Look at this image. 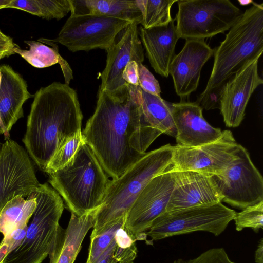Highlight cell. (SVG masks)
<instances>
[{
  "label": "cell",
  "instance_id": "1",
  "mask_svg": "<svg viewBox=\"0 0 263 263\" xmlns=\"http://www.w3.org/2000/svg\"><path fill=\"white\" fill-rule=\"evenodd\" d=\"M139 87L127 83L126 89L118 95L99 88L95 111L82 132L84 142L112 179L145 153L140 154L130 145L140 116Z\"/></svg>",
  "mask_w": 263,
  "mask_h": 263
},
{
  "label": "cell",
  "instance_id": "2",
  "mask_svg": "<svg viewBox=\"0 0 263 263\" xmlns=\"http://www.w3.org/2000/svg\"><path fill=\"white\" fill-rule=\"evenodd\" d=\"M82 119L77 93L69 85L54 82L34 95L23 142L42 171L62 143L81 130Z\"/></svg>",
  "mask_w": 263,
  "mask_h": 263
},
{
  "label": "cell",
  "instance_id": "3",
  "mask_svg": "<svg viewBox=\"0 0 263 263\" xmlns=\"http://www.w3.org/2000/svg\"><path fill=\"white\" fill-rule=\"evenodd\" d=\"M229 29L225 39L214 49L212 70L197 103L202 109L220 107L221 89L226 83L249 61L263 51V4L253 2Z\"/></svg>",
  "mask_w": 263,
  "mask_h": 263
},
{
  "label": "cell",
  "instance_id": "4",
  "mask_svg": "<svg viewBox=\"0 0 263 263\" xmlns=\"http://www.w3.org/2000/svg\"><path fill=\"white\" fill-rule=\"evenodd\" d=\"M48 175L50 184L79 217L99 208L109 181L85 142L64 166Z\"/></svg>",
  "mask_w": 263,
  "mask_h": 263
},
{
  "label": "cell",
  "instance_id": "5",
  "mask_svg": "<svg viewBox=\"0 0 263 263\" xmlns=\"http://www.w3.org/2000/svg\"><path fill=\"white\" fill-rule=\"evenodd\" d=\"M174 146L167 144L146 152L120 177L109 180L98 210L92 231L126 215L140 192L172 163Z\"/></svg>",
  "mask_w": 263,
  "mask_h": 263
},
{
  "label": "cell",
  "instance_id": "6",
  "mask_svg": "<svg viewBox=\"0 0 263 263\" xmlns=\"http://www.w3.org/2000/svg\"><path fill=\"white\" fill-rule=\"evenodd\" d=\"M28 197L36 205L22 243L9 253L5 263H42L49 255L64 210L58 193L47 183H40Z\"/></svg>",
  "mask_w": 263,
  "mask_h": 263
},
{
  "label": "cell",
  "instance_id": "7",
  "mask_svg": "<svg viewBox=\"0 0 263 263\" xmlns=\"http://www.w3.org/2000/svg\"><path fill=\"white\" fill-rule=\"evenodd\" d=\"M176 18L179 38L204 40L229 30L243 12L229 0H180Z\"/></svg>",
  "mask_w": 263,
  "mask_h": 263
},
{
  "label": "cell",
  "instance_id": "8",
  "mask_svg": "<svg viewBox=\"0 0 263 263\" xmlns=\"http://www.w3.org/2000/svg\"><path fill=\"white\" fill-rule=\"evenodd\" d=\"M236 214L221 202L166 211L154 220L146 234L152 240L197 231L217 236L234 220Z\"/></svg>",
  "mask_w": 263,
  "mask_h": 263
},
{
  "label": "cell",
  "instance_id": "9",
  "mask_svg": "<svg viewBox=\"0 0 263 263\" xmlns=\"http://www.w3.org/2000/svg\"><path fill=\"white\" fill-rule=\"evenodd\" d=\"M133 22L104 15H72L54 39H39L44 43L61 44L72 52L97 48L107 50L117 34Z\"/></svg>",
  "mask_w": 263,
  "mask_h": 263
},
{
  "label": "cell",
  "instance_id": "10",
  "mask_svg": "<svg viewBox=\"0 0 263 263\" xmlns=\"http://www.w3.org/2000/svg\"><path fill=\"white\" fill-rule=\"evenodd\" d=\"M221 201L243 209L263 201V178L242 145L237 158L222 173L211 176Z\"/></svg>",
  "mask_w": 263,
  "mask_h": 263
},
{
  "label": "cell",
  "instance_id": "11",
  "mask_svg": "<svg viewBox=\"0 0 263 263\" xmlns=\"http://www.w3.org/2000/svg\"><path fill=\"white\" fill-rule=\"evenodd\" d=\"M241 145L230 130L222 131L216 140L195 147L174 146L168 171H193L210 176L223 172L237 158Z\"/></svg>",
  "mask_w": 263,
  "mask_h": 263
},
{
  "label": "cell",
  "instance_id": "12",
  "mask_svg": "<svg viewBox=\"0 0 263 263\" xmlns=\"http://www.w3.org/2000/svg\"><path fill=\"white\" fill-rule=\"evenodd\" d=\"M174 185L173 173L167 170L152 178L137 197L124 224L137 240H145L152 222L166 212Z\"/></svg>",
  "mask_w": 263,
  "mask_h": 263
},
{
  "label": "cell",
  "instance_id": "13",
  "mask_svg": "<svg viewBox=\"0 0 263 263\" xmlns=\"http://www.w3.org/2000/svg\"><path fill=\"white\" fill-rule=\"evenodd\" d=\"M39 184L26 149L10 138L6 140L0 154V211L15 197L27 198Z\"/></svg>",
  "mask_w": 263,
  "mask_h": 263
},
{
  "label": "cell",
  "instance_id": "14",
  "mask_svg": "<svg viewBox=\"0 0 263 263\" xmlns=\"http://www.w3.org/2000/svg\"><path fill=\"white\" fill-rule=\"evenodd\" d=\"M133 22L122 29L116 36L111 45L106 50V66L100 75L99 88L111 95H118L127 87L123 80V70L130 61L142 63L144 51L139 36V29Z\"/></svg>",
  "mask_w": 263,
  "mask_h": 263
},
{
  "label": "cell",
  "instance_id": "15",
  "mask_svg": "<svg viewBox=\"0 0 263 263\" xmlns=\"http://www.w3.org/2000/svg\"><path fill=\"white\" fill-rule=\"evenodd\" d=\"M259 59L247 63L226 83L221 89L219 109L228 127H236L240 124L251 96L263 83L258 72Z\"/></svg>",
  "mask_w": 263,
  "mask_h": 263
},
{
  "label": "cell",
  "instance_id": "16",
  "mask_svg": "<svg viewBox=\"0 0 263 263\" xmlns=\"http://www.w3.org/2000/svg\"><path fill=\"white\" fill-rule=\"evenodd\" d=\"M204 40H186L182 50L173 58L169 68L174 88L181 98L189 96L197 89L201 69L214 55Z\"/></svg>",
  "mask_w": 263,
  "mask_h": 263
},
{
  "label": "cell",
  "instance_id": "17",
  "mask_svg": "<svg viewBox=\"0 0 263 263\" xmlns=\"http://www.w3.org/2000/svg\"><path fill=\"white\" fill-rule=\"evenodd\" d=\"M171 172L174 185L166 211L221 202L211 176L193 171Z\"/></svg>",
  "mask_w": 263,
  "mask_h": 263
},
{
  "label": "cell",
  "instance_id": "18",
  "mask_svg": "<svg viewBox=\"0 0 263 263\" xmlns=\"http://www.w3.org/2000/svg\"><path fill=\"white\" fill-rule=\"evenodd\" d=\"M168 104L176 129L177 144L195 147L214 141L222 131L204 119L202 108L195 102L182 101Z\"/></svg>",
  "mask_w": 263,
  "mask_h": 263
},
{
  "label": "cell",
  "instance_id": "19",
  "mask_svg": "<svg viewBox=\"0 0 263 263\" xmlns=\"http://www.w3.org/2000/svg\"><path fill=\"white\" fill-rule=\"evenodd\" d=\"M0 135L5 140L10 138L13 125L23 117V105L34 95L27 89L26 81L9 65L0 67Z\"/></svg>",
  "mask_w": 263,
  "mask_h": 263
},
{
  "label": "cell",
  "instance_id": "20",
  "mask_svg": "<svg viewBox=\"0 0 263 263\" xmlns=\"http://www.w3.org/2000/svg\"><path fill=\"white\" fill-rule=\"evenodd\" d=\"M175 19L168 23L145 29L141 26L139 36L151 66L159 75L167 77L170 64L174 57L176 44L179 39Z\"/></svg>",
  "mask_w": 263,
  "mask_h": 263
},
{
  "label": "cell",
  "instance_id": "21",
  "mask_svg": "<svg viewBox=\"0 0 263 263\" xmlns=\"http://www.w3.org/2000/svg\"><path fill=\"white\" fill-rule=\"evenodd\" d=\"M98 209L81 217L71 213L66 229L59 226L48 255L50 263L74 262L84 237L93 227Z\"/></svg>",
  "mask_w": 263,
  "mask_h": 263
},
{
  "label": "cell",
  "instance_id": "22",
  "mask_svg": "<svg viewBox=\"0 0 263 263\" xmlns=\"http://www.w3.org/2000/svg\"><path fill=\"white\" fill-rule=\"evenodd\" d=\"M71 15H104L136 22L140 24L141 12L135 1L69 0Z\"/></svg>",
  "mask_w": 263,
  "mask_h": 263
},
{
  "label": "cell",
  "instance_id": "23",
  "mask_svg": "<svg viewBox=\"0 0 263 263\" xmlns=\"http://www.w3.org/2000/svg\"><path fill=\"white\" fill-rule=\"evenodd\" d=\"M24 43L29 46V50L22 49L17 45L13 49V52L20 55L36 68H45L59 63L64 77L65 84L69 85L73 79L72 70L68 62L59 53L57 44L45 43L52 47H49L38 41H25Z\"/></svg>",
  "mask_w": 263,
  "mask_h": 263
},
{
  "label": "cell",
  "instance_id": "24",
  "mask_svg": "<svg viewBox=\"0 0 263 263\" xmlns=\"http://www.w3.org/2000/svg\"><path fill=\"white\" fill-rule=\"evenodd\" d=\"M36 205L35 198L17 196L0 211V232L4 236L18 226H28Z\"/></svg>",
  "mask_w": 263,
  "mask_h": 263
},
{
  "label": "cell",
  "instance_id": "25",
  "mask_svg": "<svg viewBox=\"0 0 263 263\" xmlns=\"http://www.w3.org/2000/svg\"><path fill=\"white\" fill-rule=\"evenodd\" d=\"M177 0H136L141 15V26L148 29L165 25L170 22L171 8Z\"/></svg>",
  "mask_w": 263,
  "mask_h": 263
},
{
  "label": "cell",
  "instance_id": "26",
  "mask_svg": "<svg viewBox=\"0 0 263 263\" xmlns=\"http://www.w3.org/2000/svg\"><path fill=\"white\" fill-rule=\"evenodd\" d=\"M126 216L112 221L100 229L92 231L86 263H96L114 239L117 230L124 226Z\"/></svg>",
  "mask_w": 263,
  "mask_h": 263
},
{
  "label": "cell",
  "instance_id": "27",
  "mask_svg": "<svg viewBox=\"0 0 263 263\" xmlns=\"http://www.w3.org/2000/svg\"><path fill=\"white\" fill-rule=\"evenodd\" d=\"M84 142L81 130L69 138L58 148L48 163L44 172L50 174L64 166Z\"/></svg>",
  "mask_w": 263,
  "mask_h": 263
},
{
  "label": "cell",
  "instance_id": "28",
  "mask_svg": "<svg viewBox=\"0 0 263 263\" xmlns=\"http://www.w3.org/2000/svg\"><path fill=\"white\" fill-rule=\"evenodd\" d=\"M233 220L237 231L249 228L254 232H258L263 228V201L236 213Z\"/></svg>",
  "mask_w": 263,
  "mask_h": 263
},
{
  "label": "cell",
  "instance_id": "29",
  "mask_svg": "<svg viewBox=\"0 0 263 263\" xmlns=\"http://www.w3.org/2000/svg\"><path fill=\"white\" fill-rule=\"evenodd\" d=\"M40 10V17L59 20L71 10L69 0H36Z\"/></svg>",
  "mask_w": 263,
  "mask_h": 263
},
{
  "label": "cell",
  "instance_id": "30",
  "mask_svg": "<svg viewBox=\"0 0 263 263\" xmlns=\"http://www.w3.org/2000/svg\"><path fill=\"white\" fill-rule=\"evenodd\" d=\"M172 263H237L229 257L225 249L222 247L213 248L202 252L196 257L184 259L179 258Z\"/></svg>",
  "mask_w": 263,
  "mask_h": 263
},
{
  "label": "cell",
  "instance_id": "31",
  "mask_svg": "<svg viewBox=\"0 0 263 263\" xmlns=\"http://www.w3.org/2000/svg\"><path fill=\"white\" fill-rule=\"evenodd\" d=\"M27 228L28 226H18L4 236L0 243V263L22 243L26 236Z\"/></svg>",
  "mask_w": 263,
  "mask_h": 263
},
{
  "label": "cell",
  "instance_id": "32",
  "mask_svg": "<svg viewBox=\"0 0 263 263\" xmlns=\"http://www.w3.org/2000/svg\"><path fill=\"white\" fill-rule=\"evenodd\" d=\"M138 64L139 86L147 93L160 96L161 88L158 81L142 63Z\"/></svg>",
  "mask_w": 263,
  "mask_h": 263
},
{
  "label": "cell",
  "instance_id": "33",
  "mask_svg": "<svg viewBox=\"0 0 263 263\" xmlns=\"http://www.w3.org/2000/svg\"><path fill=\"white\" fill-rule=\"evenodd\" d=\"M5 8H15L40 17L41 13L36 0H11Z\"/></svg>",
  "mask_w": 263,
  "mask_h": 263
},
{
  "label": "cell",
  "instance_id": "34",
  "mask_svg": "<svg viewBox=\"0 0 263 263\" xmlns=\"http://www.w3.org/2000/svg\"><path fill=\"white\" fill-rule=\"evenodd\" d=\"M122 78L126 83L139 86L138 63L135 61L129 62L123 70Z\"/></svg>",
  "mask_w": 263,
  "mask_h": 263
},
{
  "label": "cell",
  "instance_id": "35",
  "mask_svg": "<svg viewBox=\"0 0 263 263\" xmlns=\"http://www.w3.org/2000/svg\"><path fill=\"white\" fill-rule=\"evenodd\" d=\"M115 248L116 242L114 239L107 249L96 263H118L114 257Z\"/></svg>",
  "mask_w": 263,
  "mask_h": 263
},
{
  "label": "cell",
  "instance_id": "36",
  "mask_svg": "<svg viewBox=\"0 0 263 263\" xmlns=\"http://www.w3.org/2000/svg\"><path fill=\"white\" fill-rule=\"evenodd\" d=\"M17 45L14 43L0 42V59L8 57L12 54H15L13 52V49Z\"/></svg>",
  "mask_w": 263,
  "mask_h": 263
},
{
  "label": "cell",
  "instance_id": "37",
  "mask_svg": "<svg viewBox=\"0 0 263 263\" xmlns=\"http://www.w3.org/2000/svg\"><path fill=\"white\" fill-rule=\"evenodd\" d=\"M255 261L256 263H263V239L259 241L255 252Z\"/></svg>",
  "mask_w": 263,
  "mask_h": 263
},
{
  "label": "cell",
  "instance_id": "38",
  "mask_svg": "<svg viewBox=\"0 0 263 263\" xmlns=\"http://www.w3.org/2000/svg\"><path fill=\"white\" fill-rule=\"evenodd\" d=\"M0 42L10 43H14L13 41V39L11 37L5 35L1 30H0Z\"/></svg>",
  "mask_w": 263,
  "mask_h": 263
},
{
  "label": "cell",
  "instance_id": "39",
  "mask_svg": "<svg viewBox=\"0 0 263 263\" xmlns=\"http://www.w3.org/2000/svg\"><path fill=\"white\" fill-rule=\"evenodd\" d=\"M11 1V0H0V9L5 8Z\"/></svg>",
  "mask_w": 263,
  "mask_h": 263
},
{
  "label": "cell",
  "instance_id": "40",
  "mask_svg": "<svg viewBox=\"0 0 263 263\" xmlns=\"http://www.w3.org/2000/svg\"><path fill=\"white\" fill-rule=\"evenodd\" d=\"M238 2L241 5H247L250 4V3H253V1H240L239 0Z\"/></svg>",
  "mask_w": 263,
  "mask_h": 263
},
{
  "label": "cell",
  "instance_id": "41",
  "mask_svg": "<svg viewBox=\"0 0 263 263\" xmlns=\"http://www.w3.org/2000/svg\"><path fill=\"white\" fill-rule=\"evenodd\" d=\"M3 143H2L0 141V154H1V151H2V147H3Z\"/></svg>",
  "mask_w": 263,
  "mask_h": 263
},
{
  "label": "cell",
  "instance_id": "42",
  "mask_svg": "<svg viewBox=\"0 0 263 263\" xmlns=\"http://www.w3.org/2000/svg\"><path fill=\"white\" fill-rule=\"evenodd\" d=\"M1 59H0L1 60ZM1 80H2V75H1V71H0V85H1Z\"/></svg>",
  "mask_w": 263,
  "mask_h": 263
},
{
  "label": "cell",
  "instance_id": "43",
  "mask_svg": "<svg viewBox=\"0 0 263 263\" xmlns=\"http://www.w3.org/2000/svg\"><path fill=\"white\" fill-rule=\"evenodd\" d=\"M2 263H5V261H4H4H3V262H2Z\"/></svg>",
  "mask_w": 263,
  "mask_h": 263
}]
</instances>
